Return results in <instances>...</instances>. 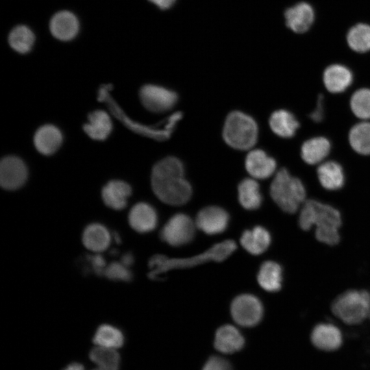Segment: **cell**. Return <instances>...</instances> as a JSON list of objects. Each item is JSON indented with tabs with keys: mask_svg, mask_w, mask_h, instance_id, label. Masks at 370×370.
<instances>
[{
	"mask_svg": "<svg viewBox=\"0 0 370 370\" xmlns=\"http://www.w3.org/2000/svg\"><path fill=\"white\" fill-rule=\"evenodd\" d=\"M353 75L347 66L334 64L323 71V82L326 90L331 93L344 92L352 83Z\"/></svg>",
	"mask_w": 370,
	"mask_h": 370,
	"instance_id": "17",
	"label": "cell"
},
{
	"mask_svg": "<svg viewBox=\"0 0 370 370\" xmlns=\"http://www.w3.org/2000/svg\"><path fill=\"white\" fill-rule=\"evenodd\" d=\"M236 249L234 241L227 240L213 245L207 251L193 257L171 258L157 254L149 260L150 271L148 276L151 280H160V275L173 269H184L209 261L221 262L229 257Z\"/></svg>",
	"mask_w": 370,
	"mask_h": 370,
	"instance_id": "3",
	"label": "cell"
},
{
	"mask_svg": "<svg viewBox=\"0 0 370 370\" xmlns=\"http://www.w3.org/2000/svg\"><path fill=\"white\" fill-rule=\"evenodd\" d=\"M331 310L345 324H359L370 317V293L365 290H347L334 299Z\"/></svg>",
	"mask_w": 370,
	"mask_h": 370,
	"instance_id": "5",
	"label": "cell"
},
{
	"mask_svg": "<svg viewBox=\"0 0 370 370\" xmlns=\"http://www.w3.org/2000/svg\"><path fill=\"white\" fill-rule=\"evenodd\" d=\"M64 370H84L82 365L77 362L68 365Z\"/></svg>",
	"mask_w": 370,
	"mask_h": 370,
	"instance_id": "41",
	"label": "cell"
},
{
	"mask_svg": "<svg viewBox=\"0 0 370 370\" xmlns=\"http://www.w3.org/2000/svg\"><path fill=\"white\" fill-rule=\"evenodd\" d=\"M348 140L357 153L370 155V122L365 121L354 125L349 132Z\"/></svg>",
	"mask_w": 370,
	"mask_h": 370,
	"instance_id": "29",
	"label": "cell"
},
{
	"mask_svg": "<svg viewBox=\"0 0 370 370\" xmlns=\"http://www.w3.org/2000/svg\"><path fill=\"white\" fill-rule=\"evenodd\" d=\"M238 200L246 210H253L260 208L262 197L258 183L252 178L242 180L238 186Z\"/></svg>",
	"mask_w": 370,
	"mask_h": 370,
	"instance_id": "27",
	"label": "cell"
},
{
	"mask_svg": "<svg viewBox=\"0 0 370 370\" xmlns=\"http://www.w3.org/2000/svg\"><path fill=\"white\" fill-rule=\"evenodd\" d=\"M151 184L156 197L169 205H183L192 195L191 186L184 177L183 164L174 156L166 157L154 165Z\"/></svg>",
	"mask_w": 370,
	"mask_h": 370,
	"instance_id": "1",
	"label": "cell"
},
{
	"mask_svg": "<svg viewBox=\"0 0 370 370\" xmlns=\"http://www.w3.org/2000/svg\"><path fill=\"white\" fill-rule=\"evenodd\" d=\"M49 29L55 38L61 41H69L77 35L79 23L73 12L61 10L51 17Z\"/></svg>",
	"mask_w": 370,
	"mask_h": 370,
	"instance_id": "13",
	"label": "cell"
},
{
	"mask_svg": "<svg viewBox=\"0 0 370 370\" xmlns=\"http://www.w3.org/2000/svg\"><path fill=\"white\" fill-rule=\"evenodd\" d=\"M270 195L284 212L293 214L306 201V190L302 182L282 168L275 175L270 185Z\"/></svg>",
	"mask_w": 370,
	"mask_h": 370,
	"instance_id": "4",
	"label": "cell"
},
{
	"mask_svg": "<svg viewBox=\"0 0 370 370\" xmlns=\"http://www.w3.org/2000/svg\"><path fill=\"white\" fill-rule=\"evenodd\" d=\"M315 18L314 10L307 2H299L284 12L285 23L288 28L297 34L308 31Z\"/></svg>",
	"mask_w": 370,
	"mask_h": 370,
	"instance_id": "12",
	"label": "cell"
},
{
	"mask_svg": "<svg viewBox=\"0 0 370 370\" xmlns=\"http://www.w3.org/2000/svg\"><path fill=\"white\" fill-rule=\"evenodd\" d=\"M161 10L171 9L176 3L177 0H148Z\"/></svg>",
	"mask_w": 370,
	"mask_h": 370,
	"instance_id": "39",
	"label": "cell"
},
{
	"mask_svg": "<svg viewBox=\"0 0 370 370\" xmlns=\"http://www.w3.org/2000/svg\"><path fill=\"white\" fill-rule=\"evenodd\" d=\"M62 140L60 131L54 125H45L40 127L34 135V145L42 154L51 155L60 147Z\"/></svg>",
	"mask_w": 370,
	"mask_h": 370,
	"instance_id": "24",
	"label": "cell"
},
{
	"mask_svg": "<svg viewBox=\"0 0 370 370\" xmlns=\"http://www.w3.org/2000/svg\"><path fill=\"white\" fill-rule=\"evenodd\" d=\"M323 95L320 94L317 97V105L314 110L309 115L310 119L316 123L321 122L323 119Z\"/></svg>",
	"mask_w": 370,
	"mask_h": 370,
	"instance_id": "38",
	"label": "cell"
},
{
	"mask_svg": "<svg viewBox=\"0 0 370 370\" xmlns=\"http://www.w3.org/2000/svg\"><path fill=\"white\" fill-rule=\"evenodd\" d=\"M131 193L132 188L127 183L121 180H112L103 186L101 197L108 207L120 210L127 206Z\"/></svg>",
	"mask_w": 370,
	"mask_h": 370,
	"instance_id": "19",
	"label": "cell"
},
{
	"mask_svg": "<svg viewBox=\"0 0 370 370\" xmlns=\"http://www.w3.org/2000/svg\"><path fill=\"white\" fill-rule=\"evenodd\" d=\"M103 275L110 280L127 282L132 278V272L129 268L121 262H112L108 264L105 269Z\"/></svg>",
	"mask_w": 370,
	"mask_h": 370,
	"instance_id": "35",
	"label": "cell"
},
{
	"mask_svg": "<svg viewBox=\"0 0 370 370\" xmlns=\"http://www.w3.org/2000/svg\"><path fill=\"white\" fill-rule=\"evenodd\" d=\"M8 40L13 50L24 54L32 50L35 42V35L27 25H19L12 29Z\"/></svg>",
	"mask_w": 370,
	"mask_h": 370,
	"instance_id": "30",
	"label": "cell"
},
{
	"mask_svg": "<svg viewBox=\"0 0 370 370\" xmlns=\"http://www.w3.org/2000/svg\"><path fill=\"white\" fill-rule=\"evenodd\" d=\"M245 168L255 179H266L271 176L276 169L274 158L260 149L249 152L245 159Z\"/></svg>",
	"mask_w": 370,
	"mask_h": 370,
	"instance_id": "15",
	"label": "cell"
},
{
	"mask_svg": "<svg viewBox=\"0 0 370 370\" xmlns=\"http://www.w3.org/2000/svg\"><path fill=\"white\" fill-rule=\"evenodd\" d=\"M111 241V234L103 225L97 223L89 224L84 229L82 242L88 250L100 253L108 249Z\"/></svg>",
	"mask_w": 370,
	"mask_h": 370,
	"instance_id": "22",
	"label": "cell"
},
{
	"mask_svg": "<svg viewBox=\"0 0 370 370\" xmlns=\"http://www.w3.org/2000/svg\"><path fill=\"white\" fill-rule=\"evenodd\" d=\"M347 42L351 49L356 52L370 51V25L360 23L352 27L347 34Z\"/></svg>",
	"mask_w": 370,
	"mask_h": 370,
	"instance_id": "33",
	"label": "cell"
},
{
	"mask_svg": "<svg viewBox=\"0 0 370 370\" xmlns=\"http://www.w3.org/2000/svg\"><path fill=\"white\" fill-rule=\"evenodd\" d=\"M229 214L222 208L210 206L202 208L197 214L196 227L209 235L224 232L229 223Z\"/></svg>",
	"mask_w": 370,
	"mask_h": 370,
	"instance_id": "10",
	"label": "cell"
},
{
	"mask_svg": "<svg viewBox=\"0 0 370 370\" xmlns=\"http://www.w3.org/2000/svg\"><path fill=\"white\" fill-rule=\"evenodd\" d=\"M92 341L97 346L116 349L123 345L124 337L118 328L103 324L97 330Z\"/></svg>",
	"mask_w": 370,
	"mask_h": 370,
	"instance_id": "31",
	"label": "cell"
},
{
	"mask_svg": "<svg viewBox=\"0 0 370 370\" xmlns=\"http://www.w3.org/2000/svg\"><path fill=\"white\" fill-rule=\"evenodd\" d=\"M89 123L84 125L85 132L92 139L103 140L112 130V122L103 110H96L88 115Z\"/></svg>",
	"mask_w": 370,
	"mask_h": 370,
	"instance_id": "28",
	"label": "cell"
},
{
	"mask_svg": "<svg viewBox=\"0 0 370 370\" xmlns=\"http://www.w3.org/2000/svg\"><path fill=\"white\" fill-rule=\"evenodd\" d=\"M310 340L317 349L331 352L338 349L341 346L343 336L339 328L335 325L321 323L312 329Z\"/></svg>",
	"mask_w": 370,
	"mask_h": 370,
	"instance_id": "14",
	"label": "cell"
},
{
	"mask_svg": "<svg viewBox=\"0 0 370 370\" xmlns=\"http://www.w3.org/2000/svg\"><path fill=\"white\" fill-rule=\"evenodd\" d=\"M139 96L143 105L153 112H164L171 110L178 99L175 91L153 84L143 86L140 90Z\"/></svg>",
	"mask_w": 370,
	"mask_h": 370,
	"instance_id": "9",
	"label": "cell"
},
{
	"mask_svg": "<svg viewBox=\"0 0 370 370\" xmlns=\"http://www.w3.org/2000/svg\"><path fill=\"white\" fill-rule=\"evenodd\" d=\"M27 177L25 163L16 156H7L0 164V184L6 190H16L21 187Z\"/></svg>",
	"mask_w": 370,
	"mask_h": 370,
	"instance_id": "11",
	"label": "cell"
},
{
	"mask_svg": "<svg viewBox=\"0 0 370 370\" xmlns=\"http://www.w3.org/2000/svg\"><path fill=\"white\" fill-rule=\"evenodd\" d=\"M89 357L97 365L92 370H119L120 356L116 349L96 346Z\"/></svg>",
	"mask_w": 370,
	"mask_h": 370,
	"instance_id": "32",
	"label": "cell"
},
{
	"mask_svg": "<svg viewBox=\"0 0 370 370\" xmlns=\"http://www.w3.org/2000/svg\"><path fill=\"white\" fill-rule=\"evenodd\" d=\"M114 239H115V241H116L117 243H119V241H120V238L119 237V235L116 234H114L113 235Z\"/></svg>",
	"mask_w": 370,
	"mask_h": 370,
	"instance_id": "42",
	"label": "cell"
},
{
	"mask_svg": "<svg viewBox=\"0 0 370 370\" xmlns=\"http://www.w3.org/2000/svg\"><path fill=\"white\" fill-rule=\"evenodd\" d=\"M269 123L274 134L284 138L293 137L299 127L295 116L284 109L274 111L269 117Z\"/></svg>",
	"mask_w": 370,
	"mask_h": 370,
	"instance_id": "25",
	"label": "cell"
},
{
	"mask_svg": "<svg viewBox=\"0 0 370 370\" xmlns=\"http://www.w3.org/2000/svg\"><path fill=\"white\" fill-rule=\"evenodd\" d=\"M245 345V339L240 331L232 325H224L215 333L214 345L223 354H232L240 351Z\"/></svg>",
	"mask_w": 370,
	"mask_h": 370,
	"instance_id": "18",
	"label": "cell"
},
{
	"mask_svg": "<svg viewBox=\"0 0 370 370\" xmlns=\"http://www.w3.org/2000/svg\"><path fill=\"white\" fill-rule=\"evenodd\" d=\"M234 321L243 327H252L260 323L263 316L260 300L251 294H242L234 298L230 307Z\"/></svg>",
	"mask_w": 370,
	"mask_h": 370,
	"instance_id": "8",
	"label": "cell"
},
{
	"mask_svg": "<svg viewBox=\"0 0 370 370\" xmlns=\"http://www.w3.org/2000/svg\"><path fill=\"white\" fill-rule=\"evenodd\" d=\"M298 224L304 231L314 227V236L320 243L333 246L340 241L341 215L329 204L313 199H306L300 208Z\"/></svg>",
	"mask_w": 370,
	"mask_h": 370,
	"instance_id": "2",
	"label": "cell"
},
{
	"mask_svg": "<svg viewBox=\"0 0 370 370\" xmlns=\"http://www.w3.org/2000/svg\"><path fill=\"white\" fill-rule=\"evenodd\" d=\"M131 227L139 233H147L153 230L158 223L156 210L150 204L140 202L135 204L128 214Z\"/></svg>",
	"mask_w": 370,
	"mask_h": 370,
	"instance_id": "16",
	"label": "cell"
},
{
	"mask_svg": "<svg viewBox=\"0 0 370 370\" xmlns=\"http://www.w3.org/2000/svg\"><path fill=\"white\" fill-rule=\"evenodd\" d=\"M331 145L328 138L316 136L308 139L301 147V159L308 164L322 163L329 155Z\"/></svg>",
	"mask_w": 370,
	"mask_h": 370,
	"instance_id": "20",
	"label": "cell"
},
{
	"mask_svg": "<svg viewBox=\"0 0 370 370\" xmlns=\"http://www.w3.org/2000/svg\"><path fill=\"white\" fill-rule=\"evenodd\" d=\"M195 226V223L187 214H175L162 228L160 238L173 247L184 245L193 240Z\"/></svg>",
	"mask_w": 370,
	"mask_h": 370,
	"instance_id": "7",
	"label": "cell"
},
{
	"mask_svg": "<svg viewBox=\"0 0 370 370\" xmlns=\"http://www.w3.org/2000/svg\"><path fill=\"white\" fill-rule=\"evenodd\" d=\"M317 174L320 184L326 190H338L344 185L343 169L341 164L335 161H325L319 164Z\"/></svg>",
	"mask_w": 370,
	"mask_h": 370,
	"instance_id": "21",
	"label": "cell"
},
{
	"mask_svg": "<svg viewBox=\"0 0 370 370\" xmlns=\"http://www.w3.org/2000/svg\"><path fill=\"white\" fill-rule=\"evenodd\" d=\"M258 129L255 120L240 111H232L226 117L223 138L231 147L247 150L256 143Z\"/></svg>",
	"mask_w": 370,
	"mask_h": 370,
	"instance_id": "6",
	"label": "cell"
},
{
	"mask_svg": "<svg viewBox=\"0 0 370 370\" xmlns=\"http://www.w3.org/2000/svg\"><path fill=\"white\" fill-rule=\"evenodd\" d=\"M202 370H232L230 363L225 358L212 356L204 364Z\"/></svg>",
	"mask_w": 370,
	"mask_h": 370,
	"instance_id": "36",
	"label": "cell"
},
{
	"mask_svg": "<svg viewBox=\"0 0 370 370\" xmlns=\"http://www.w3.org/2000/svg\"><path fill=\"white\" fill-rule=\"evenodd\" d=\"M88 258L94 271L98 275H103L107 266L103 257L100 254H95L89 256Z\"/></svg>",
	"mask_w": 370,
	"mask_h": 370,
	"instance_id": "37",
	"label": "cell"
},
{
	"mask_svg": "<svg viewBox=\"0 0 370 370\" xmlns=\"http://www.w3.org/2000/svg\"><path fill=\"white\" fill-rule=\"evenodd\" d=\"M121 262L127 267H130L134 262V256L132 253H125L121 259Z\"/></svg>",
	"mask_w": 370,
	"mask_h": 370,
	"instance_id": "40",
	"label": "cell"
},
{
	"mask_svg": "<svg viewBox=\"0 0 370 370\" xmlns=\"http://www.w3.org/2000/svg\"><path fill=\"white\" fill-rule=\"evenodd\" d=\"M240 241L247 251L253 255H259L269 248L271 238L267 229L258 225L251 230L244 231Z\"/></svg>",
	"mask_w": 370,
	"mask_h": 370,
	"instance_id": "23",
	"label": "cell"
},
{
	"mask_svg": "<svg viewBox=\"0 0 370 370\" xmlns=\"http://www.w3.org/2000/svg\"><path fill=\"white\" fill-rule=\"evenodd\" d=\"M350 108L353 114L358 119H370V89L360 88L355 91L350 99Z\"/></svg>",
	"mask_w": 370,
	"mask_h": 370,
	"instance_id": "34",
	"label": "cell"
},
{
	"mask_svg": "<svg viewBox=\"0 0 370 370\" xmlns=\"http://www.w3.org/2000/svg\"><path fill=\"white\" fill-rule=\"evenodd\" d=\"M257 280L262 289L267 292H277L282 284V268L276 262H264L258 272Z\"/></svg>",
	"mask_w": 370,
	"mask_h": 370,
	"instance_id": "26",
	"label": "cell"
}]
</instances>
